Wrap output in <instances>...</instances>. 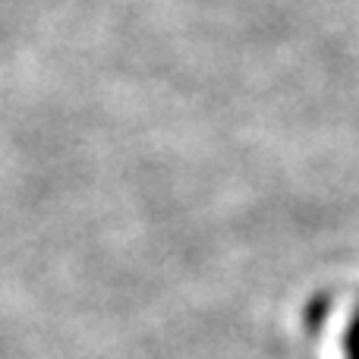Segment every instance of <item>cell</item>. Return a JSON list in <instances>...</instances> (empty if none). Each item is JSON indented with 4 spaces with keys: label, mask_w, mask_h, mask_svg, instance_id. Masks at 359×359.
I'll return each mask as SVG.
<instances>
[{
    "label": "cell",
    "mask_w": 359,
    "mask_h": 359,
    "mask_svg": "<svg viewBox=\"0 0 359 359\" xmlns=\"http://www.w3.org/2000/svg\"><path fill=\"white\" fill-rule=\"evenodd\" d=\"M344 359H359V306L347 325V334H344Z\"/></svg>",
    "instance_id": "1"
}]
</instances>
